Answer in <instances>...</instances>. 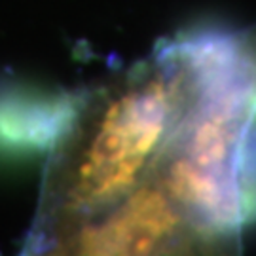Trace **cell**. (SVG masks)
I'll return each mask as SVG.
<instances>
[{
	"label": "cell",
	"instance_id": "4",
	"mask_svg": "<svg viewBox=\"0 0 256 256\" xmlns=\"http://www.w3.org/2000/svg\"><path fill=\"white\" fill-rule=\"evenodd\" d=\"M90 102L80 92L0 88V160H34L66 146Z\"/></svg>",
	"mask_w": 256,
	"mask_h": 256
},
{
	"label": "cell",
	"instance_id": "3",
	"mask_svg": "<svg viewBox=\"0 0 256 256\" xmlns=\"http://www.w3.org/2000/svg\"><path fill=\"white\" fill-rule=\"evenodd\" d=\"M68 241L80 254H152L202 247L162 186L146 178Z\"/></svg>",
	"mask_w": 256,
	"mask_h": 256
},
{
	"label": "cell",
	"instance_id": "2",
	"mask_svg": "<svg viewBox=\"0 0 256 256\" xmlns=\"http://www.w3.org/2000/svg\"><path fill=\"white\" fill-rule=\"evenodd\" d=\"M180 102L174 74L154 55L116 92L99 97L92 116L88 106L63 176L64 212L97 216L144 182L176 124Z\"/></svg>",
	"mask_w": 256,
	"mask_h": 256
},
{
	"label": "cell",
	"instance_id": "1",
	"mask_svg": "<svg viewBox=\"0 0 256 256\" xmlns=\"http://www.w3.org/2000/svg\"><path fill=\"white\" fill-rule=\"evenodd\" d=\"M156 55L182 102L148 178L202 247H230L256 226V25L192 28Z\"/></svg>",
	"mask_w": 256,
	"mask_h": 256
}]
</instances>
